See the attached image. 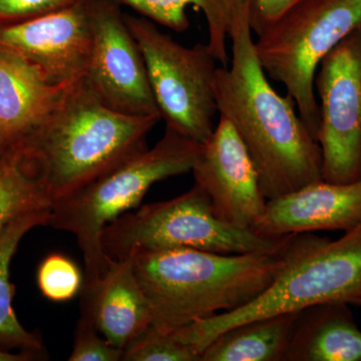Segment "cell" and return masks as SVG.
Listing matches in <instances>:
<instances>
[{
  "label": "cell",
  "instance_id": "cell-1",
  "mask_svg": "<svg viewBox=\"0 0 361 361\" xmlns=\"http://www.w3.org/2000/svg\"><path fill=\"white\" fill-rule=\"evenodd\" d=\"M229 39L231 66H218L215 99L253 161L267 200L322 180L319 144L290 97L278 94L255 51L244 0L235 8Z\"/></svg>",
  "mask_w": 361,
  "mask_h": 361
},
{
  "label": "cell",
  "instance_id": "cell-2",
  "mask_svg": "<svg viewBox=\"0 0 361 361\" xmlns=\"http://www.w3.org/2000/svg\"><path fill=\"white\" fill-rule=\"evenodd\" d=\"M323 237L291 235L270 252L219 254L189 248L139 252L135 277L152 310L149 329L170 334L190 323L243 307Z\"/></svg>",
  "mask_w": 361,
  "mask_h": 361
},
{
  "label": "cell",
  "instance_id": "cell-3",
  "mask_svg": "<svg viewBox=\"0 0 361 361\" xmlns=\"http://www.w3.org/2000/svg\"><path fill=\"white\" fill-rule=\"evenodd\" d=\"M161 120L114 110L82 80L63 92L44 122L18 145L54 203L148 148L147 137Z\"/></svg>",
  "mask_w": 361,
  "mask_h": 361
},
{
  "label": "cell",
  "instance_id": "cell-4",
  "mask_svg": "<svg viewBox=\"0 0 361 361\" xmlns=\"http://www.w3.org/2000/svg\"><path fill=\"white\" fill-rule=\"evenodd\" d=\"M202 147L203 144L166 127L153 148L142 149L52 203L47 226L73 234L82 251V290L94 291L110 265L111 258L102 245L104 228L137 208L156 183L192 172Z\"/></svg>",
  "mask_w": 361,
  "mask_h": 361
},
{
  "label": "cell",
  "instance_id": "cell-5",
  "mask_svg": "<svg viewBox=\"0 0 361 361\" xmlns=\"http://www.w3.org/2000/svg\"><path fill=\"white\" fill-rule=\"evenodd\" d=\"M361 300V225L336 240L323 238L297 258L272 285L243 307L196 320L173 332L199 353L226 329L315 304Z\"/></svg>",
  "mask_w": 361,
  "mask_h": 361
},
{
  "label": "cell",
  "instance_id": "cell-6",
  "mask_svg": "<svg viewBox=\"0 0 361 361\" xmlns=\"http://www.w3.org/2000/svg\"><path fill=\"white\" fill-rule=\"evenodd\" d=\"M361 27V0H300L255 42L268 78L281 82L310 134L317 141L318 66L342 39Z\"/></svg>",
  "mask_w": 361,
  "mask_h": 361
},
{
  "label": "cell",
  "instance_id": "cell-7",
  "mask_svg": "<svg viewBox=\"0 0 361 361\" xmlns=\"http://www.w3.org/2000/svg\"><path fill=\"white\" fill-rule=\"evenodd\" d=\"M290 236L270 238L228 224L214 212L206 192L195 184L180 196L121 216L104 228L102 245L109 258L123 260L139 252L175 248L219 254L270 252L281 248Z\"/></svg>",
  "mask_w": 361,
  "mask_h": 361
},
{
  "label": "cell",
  "instance_id": "cell-8",
  "mask_svg": "<svg viewBox=\"0 0 361 361\" xmlns=\"http://www.w3.org/2000/svg\"><path fill=\"white\" fill-rule=\"evenodd\" d=\"M142 52L149 85L166 127L205 144L218 113L216 59L208 45L187 47L165 35L148 18L125 16Z\"/></svg>",
  "mask_w": 361,
  "mask_h": 361
},
{
  "label": "cell",
  "instance_id": "cell-9",
  "mask_svg": "<svg viewBox=\"0 0 361 361\" xmlns=\"http://www.w3.org/2000/svg\"><path fill=\"white\" fill-rule=\"evenodd\" d=\"M314 87L319 97L317 142L322 180L336 184L361 180V27L322 59Z\"/></svg>",
  "mask_w": 361,
  "mask_h": 361
},
{
  "label": "cell",
  "instance_id": "cell-10",
  "mask_svg": "<svg viewBox=\"0 0 361 361\" xmlns=\"http://www.w3.org/2000/svg\"><path fill=\"white\" fill-rule=\"evenodd\" d=\"M92 49L82 82L104 104L133 116H158L146 65L120 4L89 0Z\"/></svg>",
  "mask_w": 361,
  "mask_h": 361
},
{
  "label": "cell",
  "instance_id": "cell-11",
  "mask_svg": "<svg viewBox=\"0 0 361 361\" xmlns=\"http://www.w3.org/2000/svg\"><path fill=\"white\" fill-rule=\"evenodd\" d=\"M0 47L37 66L52 85L85 78L92 49L89 0L32 20L0 25Z\"/></svg>",
  "mask_w": 361,
  "mask_h": 361
},
{
  "label": "cell",
  "instance_id": "cell-12",
  "mask_svg": "<svg viewBox=\"0 0 361 361\" xmlns=\"http://www.w3.org/2000/svg\"><path fill=\"white\" fill-rule=\"evenodd\" d=\"M195 184L208 195L214 212L228 224L253 230L267 199L253 161L229 121L220 116L193 170Z\"/></svg>",
  "mask_w": 361,
  "mask_h": 361
},
{
  "label": "cell",
  "instance_id": "cell-13",
  "mask_svg": "<svg viewBox=\"0 0 361 361\" xmlns=\"http://www.w3.org/2000/svg\"><path fill=\"white\" fill-rule=\"evenodd\" d=\"M361 225V180H324L267 200L253 231L270 238L316 231L348 232Z\"/></svg>",
  "mask_w": 361,
  "mask_h": 361
},
{
  "label": "cell",
  "instance_id": "cell-14",
  "mask_svg": "<svg viewBox=\"0 0 361 361\" xmlns=\"http://www.w3.org/2000/svg\"><path fill=\"white\" fill-rule=\"evenodd\" d=\"M71 85H52L27 59L0 47V148L25 141Z\"/></svg>",
  "mask_w": 361,
  "mask_h": 361
},
{
  "label": "cell",
  "instance_id": "cell-15",
  "mask_svg": "<svg viewBox=\"0 0 361 361\" xmlns=\"http://www.w3.org/2000/svg\"><path fill=\"white\" fill-rule=\"evenodd\" d=\"M92 304L97 330L111 344L125 350L151 327L152 310L135 277L133 259H111L94 291H82Z\"/></svg>",
  "mask_w": 361,
  "mask_h": 361
},
{
  "label": "cell",
  "instance_id": "cell-16",
  "mask_svg": "<svg viewBox=\"0 0 361 361\" xmlns=\"http://www.w3.org/2000/svg\"><path fill=\"white\" fill-rule=\"evenodd\" d=\"M285 361H361V330L350 304L298 310Z\"/></svg>",
  "mask_w": 361,
  "mask_h": 361
},
{
  "label": "cell",
  "instance_id": "cell-17",
  "mask_svg": "<svg viewBox=\"0 0 361 361\" xmlns=\"http://www.w3.org/2000/svg\"><path fill=\"white\" fill-rule=\"evenodd\" d=\"M298 311L249 320L207 344L201 361H285Z\"/></svg>",
  "mask_w": 361,
  "mask_h": 361
},
{
  "label": "cell",
  "instance_id": "cell-18",
  "mask_svg": "<svg viewBox=\"0 0 361 361\" xmlns=\"http://www.w3.org/2000/svg\"><path fill=\"white\" fill-rule=\"evenodd\" d=\"M120 6H129L149 20L182 32L189 28L187 8L190 6L203 11L208 25L209 49L218 63L229 61L227 40L229 39L235 8L239 0H115Z\"/></svg>",
  "mask_w": 361,
  "mask_h": 361
},
{
  "label": "cell",
  "instance_id": "cell-19",
  "mask_svg": "<svg viewBox=\"0 0 361 361\" xmlns=\"http://www.w3.org/2000/svg\"><path fill=\"white\" fill-rule=\"evenodd\" d=\"M51 210L21 216L0 232V349L4 350L20 349L35 356L44 350L42 339L21 325L13 310L14 289L9 280V268L26 233L33 228L49 224Z\"/></svg>",
  "mask_w": 361,
  "mask_h": 361
},
{
  "label": "cell",
  "instance_id": "cell-20",
  "mask_svg": "<svg viewBox=\"0 0 361 361\" xmlns=\"http://www.w3.org/2000/svg\"><path fill=\"white\" fill-rule=\"evenodd\" d=\"M52 200L35 163L20 145L0 154V232L26 214L51 210Z\"/></svg>",
  "mask_w": 361,
  "mask_h": 361
},
{
  "label": "cell",
  "instance_id": "cell-21",
  "mask_svg": "<svg viewBox=\"0 0 361 361\" xmlns=\"http://www.w3.org/2000/svg\"><path fill=\"white\" fill-rule=\"evenodd\" d=\"M84 282L77 264L63 254L47 256L37 270L39 290L54 302H66L75 298L82 292Z\"/></svg>",
  "mask_w": 361,
  "mask_h": 361
},
{
  "label": "cell",
  "instance_id": "cell-22",
  "mask_svg": "<svg viewBox=\"0 0 361 361\" xmlns=\"http://www.w3.org/2000/svg\"><path fill=\"white\" fill-rule=\"evenodd\" d=\"M123 349L116 348L97 330L92 301L82 296L80 316L73 339L70 361H120Z\"/></svg>",
  "mask_w": 361,
  "mask_h": 361
},
{
  "label": "cell",
  "instance_id": "cell-23",
  "mask_svg": "<svg viewBox=\"0 0 361 361\" xmlns=\"http://www.w3.org/2000/svg\"><path fill=\"white\" fill-rule=\"evenodd\" d=\"M125 361H201L196 349L176 338L148 329L123 350Z\"/></svg>",
  "mask_w": 361,
  "mask_h": 361
},
{
  "label": "cell",
  "instance_id": "cell-24",
  "mask_svg": "<svg viewBox=\"0 0 361 361\" xmlns=\"http://www.w3.org/2000/svg\"><path fill=\"white\" fill-rule=\"evenodd\" d=\"M82 1L84 0H0V25L32 20Z\"/></svg>",
  "mask_w": 361,
  "mask_h": 361
},
{
  "label": "cell",
  "instance_id": "cell-25",
  "mask_svg": "<svg viewBox=\"0 0 361 361\" xmlns=\"http://www.w3.org/2000/svg\"><path fill=\"white\" fill-rule=\"evenodd\" d=\"M300 0H244L252 32L257 37Z\"/></svg>",
  "mask_w": 361,
  "mask_h": 361
},
{
  "label": "cell",
  "instance_id": "cell-26",
  "mask_svg": "<svg viewBox=\"0 0 361 361\" xmlns=\"http://www.w3.org/2000/svg\"><path fill=\"white\" fill-rule=\"evenodd\" d=\"M35 355H30V353H13L8 350H4L0 349V361H25L30 360Z\"/></svg>",
  "mask_w": 361,
  "mask_h": 361
},
{
  "label": "cell",
  "instance_id": "cell-27",
  "mask_svg": "<svg viewBox=\"0 0 361 361\" xmlns=\"http://www.w3.org/2000/svg\"><path fill=\"white\" fill-rule=\"evenodd\" d=\"M353 305L358 306V307H361V300L356 301L355 303H353Z\"/></svg>",
  "mask_w": 361,
  "mask_h": 361
},
{
  "label": "cell",
  "instance_id": "cell-28",
  "mask_svg": "<svg viewBox=\"0 0 361 361\" xmlns=\"http://www.w3.org/2000/svg\"><path fill=\"white\" fill-rule=\"evenodd\" d=\"M4 151L1 148H0V154H1V152Z\"/></svg>",
  "mask_w": 361,
  "mask_h": 361
}]
</instances>
